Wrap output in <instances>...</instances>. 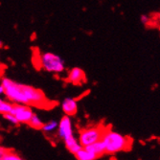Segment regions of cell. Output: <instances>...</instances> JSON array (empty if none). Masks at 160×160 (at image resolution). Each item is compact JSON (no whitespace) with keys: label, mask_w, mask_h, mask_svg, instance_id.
I'll list each match as a JSON object with an SVG mask.
<instances>
[{"label":"cell","mask_w":160,"mask_h":160,"mask_svg":"<svg viewBox=\"0 0 160 160\" xmlns=\"http://www.w3.org/2000/svg\"><path fill=\"white\" fill-rule=\"evenodd\" d=\"M101 140L104 143L106 153L109 154L128 151L132 148V138H129L128 136H125L117 132H114V130L107 128Z\"/></svg>","instance_id":"7a4b0ae2"},{"label":"cell","mask_w":160,"mask_h":160,"mask_svg":"<svg viewBox=\"0 0 160 160\" xmlns=\"http://www.w3.org/2000/svg\"><path fill=\"white\" fill-rule=\"evenodd\" d=\"M85 80L84 72L79 68V67H74L73 69H71L68 73L67 76V81L69 82H72L74 84H80Z\"/></svg>","instance_id":"ba28073f"},{"label":"cell","mask_w":160,"mask_h":160,"mask_svg":"<svg viewBox=\"0 0 160 160\" xmlns=\"http://www.w3.org/2000/svg\"><path fill=\"white\" fill-rule=\"evenodd\" d=\"M11 113L17 118L19 124H28L34 114L33 109L30 106L21 104H12Z\"/></svg>","instance_id":"5b68a950"},{"label":"cell","mask_w":160,"mask_h":160,"mask_svg":"<svg viewBox=\"0 0 160 160\" xmlns=\"http://www.w3.org/2000/svg\"><path fill=\"white\" fill-rule=\"evenodd\" d=\"M75 156H76L77 160H97L99 158V156L97 154L87 151L83 147L75 153Z\"/></svg>","instance_id":"8fae6325"},{"label":"cell","mask_w":160,"mask_h":160,"mask_svg":"<svg viewBox=\"0 0 160 160\" xmlns=\"http://www.w3.org/2000/svg\"><path fill=\"white\" fill-rule=\"evenodd\" d=\"M62 109L67 116H74L78 111V103L74 98H66L62 103Z\"/></svg>","instance_id":"52a82bcc"},{"label":"cell","mask_w":160,"mask_h":160,"mask_svg":"<svg viewBox=\"0 0 160 160\" xmlns=\"http://www.w3.org/2000/svg\"><path fill=\"white\" fill-rule=\"evenodd\" d=\"M85 148L87 151H89L95 154H97L99 157L101 155H103L104 153H106V150H105V146H104V143L102 140H99L91 145H88V146H86V147H83Z\"/></svg>","instance_id":"30bf717a"},{"label":"cell","mask_w":160,"mask_h":160,"mask_svg":"<svg viewBox=\"0 0 160 160\" xmlns=\"http://www.w3.org/2000/svg\"><path fill=\"white\" fill-rule=\"evenodd\" d=\"M0 83L4 87L5 98L12 104L42 108H46L48 106V100L45 95L36 87L18 82L9 78H2Z\"/></svg>","instance_id":"6da1fadb"},{"label":"cell","mask_w":160,"mask_h":160,"mask_svg":"<svg viewBox=\"0 0 160 160\" xmlns=\"http://www.w3.org/2000/svg\"><path fill=\"white\" fill-rule=\"evenodd\" d=\"M12 108V104L9 101H6L0 97V114L10 113Z\"/></svg>","instance_id":"5bb4252c"},{"label":"cell","mask_w":160,"mask_h":160,"mask_svg":"<svg viewBox=\"0 0 160 160\" xmlns=\"http://www.w3.org/2000/svg\"><path fill=\"white\" fill-rule=\"evenodd\" d=\"M57 134L60 139L62 140H65L66 138L74 135L73 123H72L70 116L64 115L63 117H62L60 122H58Z\"/></svg>","instance_id":"8992f818"},{"label":"cell","mask_w":160,"mask_h":160,"mask_svg":"<svg viewBox=\"0 0 160 160\" xmlns=\"http://www.w3.org/2000/svg\"><path fill=\"white\" fill-rule=\"evenodd\" d=\"M140 19L143 24H149V22H150V18L148 16H146V14H143Z\"/></svg>","instance_id":"ac0fdd59"},{"label":"cell","mask_w":160,"mask_h":160,"mask_svg":"<svg viewBox=\"0 0 160 160\" xmlns=\"http://www.w3.org/2000/svg\"><path fill=\"white\" fill-rule=\"evenodd\" d=\"M3 160H24L18 152L9 150Z\"/></svg>","instance_id":"9a60e30c"},{"label":"cell","mask_w":160,"mask_h":160,"mask_svg":"<svg viewBox=\"0 0 160 160\" xmlns=\"http://www.w3.org/2000/svg\"><path fill=\"white\" fill-rule=\"evenodd\" d=\"M106 128L103 125H97L82 128L79 133V143L82 147H86L102 139Z\"/></svg>","instance_id":"277c9868"},{"label":"cell","mask_w":160,"mask_h":160,"mask_svg":"<svg viewBox=\"0 0 160 160\" xmlns=\"http://www.w3.org/2000/svg\"><path fill=\"white\" fill-rule=\"evenodd\" d=\"M3 47V42H2V40H0V49H1Z\"/></svg>","instance_id":"ffe728a7"},{"label":"cell","mask_w":160,"mask_h":160,"mask_svg":"<svg viewBox=\"0 0 160 160\" xmlns=\"http://www.w3.org/2000/svg\"><path fill=\"white\" fill-rule=\"evenodd\" d=\"M43 124H44V123L42 122V120L38 117V114H36V113L33 114L30 121H29V123H28L29 126H30L31 128H35V129H41Z\"/></svg>","instance_id":"4fadbf2b"},{"label":"cell","mask_w":160,"mask_h":160,"mask_svg":"<svg viewBox=\"0 0 160 160\" xmlns=\"http://www.w3.org/2000/svg\"><path fill=\"white\" fill-rule=\"evenodd\" d=\"M63 141H64L65 147H66V149L68 150V152H71V153H73V154H75L79 150H81V149L82 148V147L81 146V144L79 143L78 139H77L74 135H72V136L66 138V139L63 140Z\"/></svg>","instance_id":"9c48e42d"},{"label":"cell","mask_w":160,"mask_h":160,"mask_svg":"<svg viewBox=\"0 0 160 160\" xmlns=\"http://www.w3.org/2000/svg\"><path fill=\"white\" fill-rule=\"evenodd\" d=\"M39 64L42 69L55 74H60L65 69L64 61L60 56L52 52H46L40 55Z\"/></svg>","instance_id":"3957f363"},{"label":"cell","mask_w":160,"mask_h":160,"mask_svg":"<svg viewBox=\"0 0 160 160\" xmlns=\"http://www.w3.org/2000/svg\"><path fill=\"white\" fill-rule=\"evenodd\" d=\"M9 149L5 148V147H2V146H0V160H3L5 155L7 154Z\"/></svg>","instance_id":"e0dca14e"},{"label":"cell","mask_w":160,"mask_h":160,"mask_svg":"<svg viewBox=\"0 0 160 160\" xmlns=\"http://www.w3.org/2000/svg\"><path fill=\"white\" fill-rule=\"evenodd\" d=\"M3 116H4V118L9 122V123H11L12 125H18L19 123L18 122V120H17V118L14 117V116L10 112V113H6V114H3Z\"/></svg>","instance_id":"2e32d148"},{"label":"cell","mask_w":160,"mask_h":160,"mask_svg":"<svg viewBox=\"0 0 160 160\" xmlns=\"http://www.w3.org/2000/svg\"><path fill=\"white\" fill-rule=\"evenodd\" d=\"M58 128V122L56 120H51L47 123H44L41 128V130L44 133H53Z\"/></svg>","instance_id":"7c38bea8"},{"label":"cell","mask_w":160,"mask_h":160,"mask_svg":"<svg viewBox=\"0 0 160 160\" xmlns=\"http://www.w3.org/2000/svg\"><path fill=\"white\" fill-rule=\"evenodd\" d=\"M4 92H5V90H4V87H3V85L0 83V96H2V95H4Z\"/></svg>","instance_id":"d6986e66"}]
</instances>
